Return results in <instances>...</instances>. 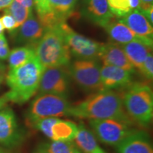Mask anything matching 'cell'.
<instances>
[{"mask_svg": "<svg viewBox=\"0 0 153 153\" xmlns=\"http://www.w3.org/2000/svg\"><path fill=\"white\" fill-rule=\"evenodd\" d=\"M68 116L89 120L114 119L133 126L124 109L121 93L112 89L95 92L85 100L71 104Z\"/></svg>", "mask_w": 153, "mask_h": 153, "instance_id": "obj_1", "label": "cell"}, {"mask_svg": "<svg viewBox=\"0 0 153 153\" xmlns=\"http://www.w3.org/2000/svg\"><path fill=\"white\" fill-rule=\"evenodd\" d=\"M44 70L36 55L23 65L9 70L6 79L10 90L4 95L7 101L22 104L29 100L38 90Z\"/></svg>", "mask_w": 153, "mask_h": 153, "instance_id": "obj_2", "label": "cell"}, {"mask_svg": "<svg viewBox=\"0 0 153 153\" xmlns=\"http://www.w3.org/2000/svg\"><path fill=\"white\" fill-rule=\"evenodd\" d=\"M34 49L36 57L45 68L65 67L71 59V53L60 25L45 30Z\"/></svg>", "mask_w": 153, "mask_h": 153, "instance_id": "obj_3", "label": "cell"}, {"mask_svg": "<svg viewBox=\"0 0 153 153\" xmlns=\"http://www.w3.org/2000/svg\"><path fill=\"white\" fill-rule=\"evenodd\" d=\"M124 109L134 123L147 126L153 117V94L146 83L131 84L121 93Z\"/></svg>", "mask_w": 153, "mask_h": 153, "instance_id": "obj_4", "label": "cell"}, {"mask_svg": "<svg viewBox=\"0 0 153 153\" xmlns=\"http://www.w3.org/2000/svg\"><path fill=\"white\" fill-rule=\"evenodd\" d=\"M71 104L62 96L53 94H39L30 105L28 111V121L32 123L45 118L68 116Z\"/></svg>", "mask_w": 153, "mask_h": 153, "instance_id": "obj_5", "label": "cell"}, {"mask_svg": "<svg viewBox=\"0 0 153 153\" xmlns=\"http://www.w3.org/2000/svg\"><path fill=\"white\" fill-rule=\"evenodd\" d=\"M101 67L96 60H76L68 69L69 74L82 89L90 92L104 90Z\"/></svg>", "mask_w": 153, "mask_h": 153, "instance_id": "obj_6", "label": "cell"}, {"mask_svg": "<svg viewBox=\"0 0 153 153\" xmlns=\"http://www.w3.org/2000/svg\"><path fill=\"white\" fill-rule=\"evenodd\" d=\"M60 26L71 54L79 60H97L99 59L103 43L76 33L65 22L60 24Z\"/></svg>", "mask_w": 153, "mask_h": 153, "instance_id": "obj_7", "label": "cell"}, {"mask_svg": "<svg viewBox=\"0 0 153 153\" xmlns=\"http://www.w3.org/2000/svg\"><path fill=\"white\" fill-rule=\"evenodd\" d=\"M94 134L101 143L117 146L135 129L123 122L114 119L89 120Z\"/></svg>", "mask_w": 153, "mask_h": 153, "instance_id": "obj_8", "label": "cell"}, {"mask_svg": "<svg viewBox=\"0 0 153 153\" xmlns=\"http://www.w3.org/2000/svg\"><path fill=\"white\" fill-rule=\"evenodd\" d=\"M66 67L45 68L40 81L39 94H53L65 97L69 89V72Z\"/></svg>", "mask_w": 153, "mask_h": 153, "instance_id": "obj_9", "label": "cell"}, {"mask_svg": "<svg viewBox=\"0 0 153 153\" xmlns=\"http://www.w3.org/2000/svg\"><path fill=\"white\" fill-rule=\"evenodd\" d=\"M22 139L14 111L9 108L0 110V144L14 147L22 142Z\"/></svg>", "mask_w": 153, "mask_h": 153, "instance_id": "obj_10", "label": "cell"}, {"mask_svg": "<svg viewBox=\"0 0 153 153\" xmlns=\"http://www.w3.org/2000/svg\"><path fill=\"white\" fill-rule=\"evenodd\" d=\"M45 31V29L38 19L32 12L24 24L11 33L16 43L34 47L41 40Z\"/></svg>", "mask_w": 153, "mask_h": 153, "instance_id": "obj_11", "label": "cell"}, {"mask_svg": "<svg viewBox=\"0 0 153 153\" xmlns=\"http://www.w3.org/2000/svg\"><path fill=\"white\" fill-rule=\"evenodd\" d=\"M99 59L105 65L118 67L131 73L135 72V69L128 59L121 45L118 43L114 42L103 43Z\"/></svg>", "mask_w": 153, "mask_h": 153, "instance_id": "obj_12", "label": "cell"}, {"mask_svg": "<svg viewBox=\"0 0 153 153\" xmlns=\"http://www.w3.org/2000/svg\"><path fill=\"white\" fill-rule=\"evenodd\" d=\"M118 153H153L148 134L134 130L117 145Z\"/></svg>", "mask_w": 153, "mask_h": 153, "instance_id": "obj_13", "label": "cell"}, {"mask_svg": "<svg viewBox=\"0 0 153 153\" xmlns=\"http://www.w3.org/2000/svg\"><path fill=\"white\" fill-rule=\"evenodd\" d=\"M101 80L104 89H120L128 87L132 82V73L127 70L112 65L101 68Z\"/></svg>", "mask_w": 153, "mask_h": 153, "instance_id": "obj_14", "label": "cell"}, {"mask_svg": "<svg viewBox=\"0 0 153 153\" xmlns=\"http://www.w3.org/2000/svg\"><path fill=\"white\" fill-rule=\"evenodd\" d=\"M120 21L125 24L137 36L152 46V25L150 24L138 9L131 11L120 19Z\"/></svg>", "mask_w": 153, "mask_h": 153, "instance_id": "obj_15", "label": "cell"}, {"mask_svg": "<svg viewBox=\"0 0 153 153\" xmlns=\"http://www.w3.org/2000/svg\"><path fill=\"white\" fill-rule=\"evenodd\" d=\"M83 14L94 24L104 28L115 16L108 8L107 0H84Z\"/></svg>", "mask_w": 153, "mask_h": 153, "instance_id": "obj_16", "label": "cell"}, {"mask_svg": "<svg viewBox=\"0 0 153 153\" xmlns=\"http://www.w3.org/2000/svg\"><path fill=\"white\" fill-rule=\"evenodd\" d=\"M106 31L109 36L111 39L114 43H118L119 45H124L130 42L135 41H140L148 44L138 36H137L125 24L119 20L113 19L108 24L104 27ZM150 46L152 47V45Z\"/></svg>", "mask_w": 153, "mask_h": 153, "instance_id": "obj_17", "label": "cell"}, {"mask_svg": "<svg viewBox=\"0 0 153 153\" xmlns=\"http://www.w3.org/2000/svg\"><path fill=\"white\" fill-rule=\"evenodd\" d=\"M121 45L134 69L140 72L145 59L152 53V47L140 41H135Z\"/></svg>", "mask_w": 153, "mask_h": 153, "instance_id": "obj_18", "label": "cell"}, {"mask_svg": "<svg viewBox=\"0 0 153 153\" xmlns=\"http://www.w3.org/2000/svg\"><path fill=\"white\" fill-rule=\"evenodd\" d=\"M74 142L84 153H106L100 148L94 134L82 123L78 126Z\"/></svg>", "mask_w": 153, "mask_h": 153, "instance_id": "obj_19", "label": "cell"}, {"mask_svg": "<svg viewBox=\"0 0 153 153\" xmlns=\"http://www.w3.org/2000/svg\"><path fill=\"white\" fill-rule=\"evenodd\" d=\"M78 126L74 122L58 118L51 129L53 141H72L75 138Z\"/></svg>", "mask_w": 153, "mask_h": 153, "instance_id": "obj_20", "label": "cell"}, {"mask_svg": "<svg viewBox=\"0 0 153 153\" xmlns=\"http://www.w3.org/2000/svg\"><path fill=\"white\" fill-rule=\"evenodd\" d=\"M37 12V18L45 30L58 26L62 23L57 20L51 11L48 0H33Z\"/></svg>", "mask_w": 153, "mask_h": 153, "instance_id": "obj_21", "label": "cell"}, {"mask_svg": "<svg viewBox=\"0 0 153 153\" xmlns=\"http://www.w3.org/2000/svg\"><path fill=\"white\" fill-rule=\"evenodd\" d=\"M53 14L60 23H65L73 14L77 0H48Z\"/></svg>", "mask_w": 153, "mask_h": 153, "instance_id": "obj_22", "label": "cell"}, {"mask_svg": "<svg viewBox=\"0 0 153 153\" xmlns=\"http://www.w3.org/2000/svg\"><path fill=\"white\" fill-rule=\"evenodd\" d=\"M36 56V52L33 46H23L13 49L8 56L9 69H14L23 65L32 57Z\"/></svg>", "mask_w": 153, "mask_h": 153, "instance_id": "obj_23", "label": "cell"}, {"mask_svg": "<svg viewBox=\"0 0 153 153\" xmlns=\"http://www.w3.org/2000/svg\"><path fill=\"white\" fill-rule=\"evenodd\" d=\"M107 3L113 15L119 19L140 9L139 0H107Z\"/></svg>", "mask_w": 153, "mask_h": 153, "instance_id": "obj_24", "label": "cell"}, {"mask_svg": "<svg viewBox=\"0 0 153 153\" xmlns=\"http://www.w3.org/2000/svg\"><path fill=\"white\" fill-rule=\"evenodd\" d=\"M42 153H81L72 141H53L43 145Z\"/></svg>", "mask_w": 153, "mask_h": 153, "instance_id": "obj_25", "label": "cell"}, {"mask_svg": "<svg viewBox=\"0 0 153 153\" xmlns=\"http://www.w3.org/2000/svg\"><path fill=\"white\" fill-rule=\"evenodd\" d=\"M4 12L9 13V14H11L14 17L17 26H18V28L21 25L24 24L25 21L28 18L29 15L32 13L28 11L26 7H24L17 0H14L13 2L7 8L4 9Z\"/></svg>", "mask_w": 153, "mask_h": 153, "instance_id": "obj_26", "label": "cell"}, {"mask_svg": "<svg viewBox=\"0 0 153 153\" xmlns=\"http://www.w3.org/2000/svg\"><path fill=\"white\" fill-rule=\"evenodd\" d=\"M58 118H45L43 119L38 120L33 123H30V125L33 126L34 128L38 130L43 133L45 136L51 139L52 137V133H51V129H52L53 126L57 121Z\"/></svg>", "mask_w": 153, "mask_h": 153, "instance_id": "obj_27", "label": "cell"}, {"mask_svg": "<svg viewBox=\"0 0 153 153\" xmlns=\"http://www.w3.org/2000/svg\"><path fill=\"white\" fill-rule=\"evenodd\" d=\"M140 73L148 79H152L153 77V56L152 53L148 55L143 65Z\"/></svg>", "mask_w": 153, "mask_h": 153, "instance_id": "obj_28", "label": "cell"}, {"mask_svg": "<svg viewBox=\"0 0 153 153\" xmlns=\"http://www.w3.org/2000/svg\"><path fill=\"white\" fill-rule=\"evenodd\" d=\"M1 19L4 29L9 30L10 33L18 28V26H17V24L14 17L11 16V14H9V13L4 12L3 16H1Z\"/></svg>", "mask_w": 153, "mask_h": 153, "instance_id": "obj_29", "label": "cell"}, {"mask_svg": "<svg viewBox=\"0 0 153 153\" xmlns=\"http://www.w3.org/2000/svg\"><path fill=\"white\" fill-rule=\"evenodd\" d=\"M10 53L8 43L4 34L0 35V60H6L8 58Z\"/></svg>", "mask_w": 153, "mask_h": 153, "instance_id": "obj_30", "label": "cell"}, {"mask_svg": "<svg viewBox=\"0 0 153 153\" xmlns=\"http://www.w3.org/2000/svg\"><path fill=\"white\" fill-rule=\"evenodd\" d=\"M138 10L148 20L151 25L153 24V7H149L147 9H139Z\"/></svg>", "mask_w": 153, "mask_h": 153, "instance_id": "obj_31", "label": "cell"}, {"mask_svg": "<svg viewBox=\"0 0 153 153\" xmlns=\"http://www.w3.org/2000/svg\"><path fill=\"white\" fill-rule=\"evenodd\" d=\"M17 1H19L28 11H30V12H33L34 7L33 0H17Z\"/></svg>", "mask_w": 153, "mask_h": 153, "instance_id": "obj_32", "label": "cell"}, {"mask_svg": "<svg viewBox=\"0 0 153 153\" xmlns=\"http://www.w3.org/2000/svg\"><path fill=\"white\" fill-rule=\"evenodd\" d=\"M140 9H147L153 7V0H139Z\"/></svg>", "mask_w": 153, "mask_h": 153, "instance_id": "obj_33", "label": "cell"}, {"mask_svg": "<svg viewBox=\"0 0 153 153\" xmlns=\"http://www.w3.org/2000/svg\"><path fill=\"white\" fill-rule=\"evenodd\" d=\"M14 0H0V10L6 9L13 2Z\"/></svg>", "mask_w": 153, "mask_h": 153, "instance_id": "obj_34", "label": "cell"}, {"mask_svg": "<svg viewBox=\"0 0 153 153\" xmlns=\"http://www.w3.org/2000/svg\"><path fill=\"white\" fill-rule=\"evenodd\" d=\"M5 77V68L2 64L0 63V85Z\"/></svg>", "mask_w": 153, "mask_h": 153, "instance_id": "obj_35", "label": "cell"}, {"mask_svg": "<svg viewBox=\"0 0 153 153\" xmlns=\"http://www.w3.org/2000/svg\"><path fill=\"white\" fill-rule=\"evenodd\" d=\"M7 99H6L4 96L3 97H0V110L1 109V108H3V107L5 106V104H7Z\"/></svg>", "mask_w": 153, "mask_h": 153, "instance_id": "obj_36", "label": "cell"}, {"mask_svg": "<svg viewBox=\"0 0 153 153\" xmlns=\"http://www.w3.org/2000/svg\"><path fill=\"white\" fill-rule=\"evenodd\" d=\"M4 28L2 22H1V19L0 18V35L4 34Z\"/></svg>", "mask_w": 153, "mask_h": 153, "instance_id": "obj_37", "label": "cell"}, {"mask_svg": "<svg viewBox=\"0 0 153 153\" xmlns=\"http://www.w3.org/2000/svg\"><path fill=\"white\" fill-rule=\"evenodd\" d=\"M0 153H9L7 150H5L4 149L0 148Z\"/></svg>", "mask_w": 153, "mask_h": 153, "instance_id": "obj_38", "label": "cell"}]
</instances>
